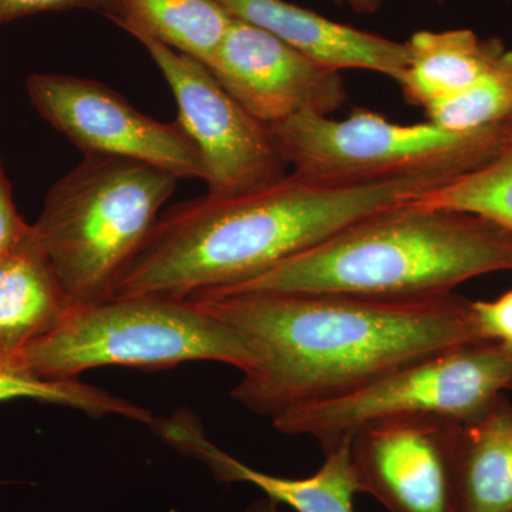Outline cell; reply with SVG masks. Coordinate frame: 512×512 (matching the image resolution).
<instances>
[{"mask_svg": "<svg viewBox=\"0 0 512 512\" xmlns=\"http://www.w3.org/2000/svg\"><path fill=\"white\" fill-rule=\"evenodd\" d=\"M234 18L266 30L330 69L370 70L399 80L409 60L406 42H396L335 22L286 0H217Z\"/></svg>", "mask_w": 512, "mask_h": 512, "instance_id": "obj_13", "label": "cell"}, {"mask_svg": "<svg viewBox=\"0 0 512 512\" xmlns=\"http://www.w3.org/2000/svg\"><path fill=\"white\" fill-rule=\"evenodd\" d=\"M406 43L409 60L397 83L407 103L424 110L473 87L505 52L503 40L470 29L420 30Z\"/></svg>", "mask_w": 512, "mask_h": 512, "instance_id": "obj_16", "label": "cell"}, {"mask_svg": "<svg viewBox=\"0 0 512 512\" xmlns=\"http://www.w3.org/2000/svg\"><path fill=\"white\" fill-rule=\"evenodd\" d=\"M18 360L40 379L57 382L106 366L157 370L207 360L244 373L255 362L244 339L200 302L157 295L74 306L59 328Z\"/></svg>", "mask_w": 512, "mask_h": 512, "instance_id": "obj_5", "label": "cell"}, {"mask_svg": "<svg viewBox=\"0 0 512 512\" xmlns=\"http://www.w3.org/2000/svg\"><path fill=\"white\" fill-rule=\"evenodd\" d=\"M481 338L512 348V289L494 301H473Z\"/></svg>", "mask_w": 512, "mask_h": 512, "instance_id": "obj_21", "label": "cell"}, {"mask_svg": "<svg viewBox=\"0 0 512 512\" xmlns=\"http://www.w3.org/2000/svg\"><path fill=\"white\" fill-rule=\"evenodd\" d=\"M123 18L116 25L160 40L207 64L234 16L217 0H121Z\"/></svg>", "mask_w": 512, "mask_h": 512, "instance_id": "obj_17", "label": "cell"}, {"mask_svg": "<svg viewBox=\"0 0 512 512\" xmlns=\"http://www.w3.org/2000/svg\"><path fill=\"white\" fill-rule=\"evenodd\" d=\"M195 301L231 326L254 356L232 399L271 420L355 392L416 360L484 340L473 301L456 292L409 302L256 292Z\"/></svg>", "mask_w": 512, "mask_h": 512, "instance_id": "obj_1", "label": "cell"}, {"mask_svg": "<svg viewBox=\"0 0 512 512\" xmlns=\"http://www.w3.org/2000/svg\"><path fill=\"white\" fill-rule=\"evenodd\" d=\"M414 202L480 215L512 232V117L504 121L500 144L484 164L424 192Z\"/></svg>", "mask_w": 512, "mask_h": 512, "instance_id": "obj_18", "label": "cell"}, {"mask_svg": "<svg viewBox=\"0 0 512 512\" xmlns=\"http://www.w3.org/2000/svg\"><path fill=\"white\" fill-rule=\"evenodd\" d=\"M293 173L333 184L433 175L453 180L497 150L503 124L450 130L433 121L399 124L369 110L343 120L302 113L271 126Z\"/></svg>", "mask_w": 512, "mask_h": 512, "instance_id": "obj_6", "label": "cell"}, {"mask_svg": "<svg viewBox=\"0 0 512 512\" xmlns=\"http://www.w3.org/2000/svg\"><path fill=\"white\" fill-rule=\"evenodd\" d=\"M453 512H512V403L503 396L454 426Z\"/></svg>", "mask_w": 512, "mask_h": 512, "instance_id": "obj_14", "label": "cell"}, {"mask_svg": "<svg viewBox=\"0 0 512 512\" xmlns=\"http://www.w3.org/2000/svg\"><path fill=\"white\" fill-rule=\"evenodd\" d=\"M335 2L348 6L353 12L367 15V13H376L382 8L384 0H335Z\"/></svg>", "mask_w": 512, "mask_h": 512, "instance_id": "obj_23", "label": "cell"}, {"mask_svg": "<svg viewBox=\"0 0 512 512\" xmlns=\"http://www.w3.org/2000/svg\"><path fill=\"white\" fill-rule=\"evenodd\" d=\"M93 10L116 22L123 18L121 0H0V26L37 13Z\"/></svg>", "mask_w": 512, "mask_h": 512, "instance_id": "obj_20", "label": "cell"}, {"mask_svg": "<svg viewBox=\"0 0 512 512\" xmlns=\"http://www.w3.org/2000/svg\"><path fill=\"white\" fill-rule=\"evenodd\" d=\"M447 181L416 175L333 184L292 171L256 190L180 202L160 215L113 296L195 299L247 284L353 222Z\"/></svg>", "mask_w": 512, "mask_h": 512, "instance_id": "obj_2", "label": "cell"}, {"mask_svg": "<svg viewBox=\"0 0 512 512\" xmlns=\"http://www.w3.org/2000/svg\"><path fill=\"white\" fill-rule=\"evenodd\" d=\"M26 92L39 116L84 157H116L205 181L200 153L178 121L141 113L104 83L60 73H33Z\"/></svg>", "mask_w": 512, "mask_h": 512, "instance_id": "obj_9", "label": "cell"}, {"mask_svg": "<svg viewBox=\"0 0 512 512\" xmlns=\"http://www.w3.org/2000/svg\"><path fill=\"white\" fill-rule=\"evenodd\" d=\"M154 430L185 456L202 461L218 480L255 485L266 497L292 512H355L359 488L350 460L352 437L325 451V461L312 476L288 478L255 470L225 453L208 439L200 421L191 413L178 412L170 419L157 420Z\"/></svg>", "mask_w": 512, "mask_h": 512, "instance_id": "obj_12", "label": "cell"}, {"mask_svg": "<svg viewBox=\"0 0 512 512\" xmlns=\"http://www.w3.org/2000/svg\"><path fill=\"white\" fill-rule=\"evenodd\" d=\"M30 399L43 403L72 407L90 417L119 414L127 419L151 424L154 417L144 407L113 396L100 387L82 380L40 379L29 372L18 359H0V403Z\"/></svg>", "mask_w": 512, "mask_h": 512, "instance_id": "obj_19", "label": "cell"}, {"mask_svg": "<svg viewBox=\"0 0 512 512\" xmlns=\"http://www.w3.org/2000/svg\"><path fill=\"white\" fill-rule=\"evenodd\" d=\"M74 306L32 232L0 259V359H18L59 328Z\"/></svg>", "mask_w": 512, "mask_h": 512, "instance_id": "obj_15", "label": "cell"}, {"mask_svg": "<svg viewBox=\"0 0 512 512\" xmlns=\"http://www.w3.org/2000/svg\"><path fill=\"white\" fill-rule=\"evenodd\" d=\"M207 67L245 110L268 126L302 113L330 116L348 99L338 70L237 18Z\"/></svg>", "mask_w": 512, "mask_h": 512, "instance_id": "obj_10", "label": "cell"}, {"mask_svg": "<svg viewBox=\"0 0 512 512\" xmlns=\"http://www.w3.org/2000/svg\"><path fill=\"white\" fill-rule=\"evenodd\" d=\"M245 512H289L282 510L281 504L271 500V498L265 497L264 500L255 501L247 508Z\"/></svg>", "mask_w": 512, "mask_h": 512, "instance_id": "obj_24", "label": "cell"}, {"mask_svg": "<svg viewBox=\"0 0 512 512\" xmlns=\"http://www.w3.org/2000/svg\"><path fill=\"white\" fill-rule=\"evenodd\" d=\"M30 232L32 224H28L16 208L12 185L0 160V259L18 248Z\"/></svg>", "mask_w": 512, "mask_h": 512, "instance_id": "obj_22", "label": "cell"}, {"mask_svg": "<svg viewBox=\"0 0 512 512\" xmlns=\"http://www.w3.org/2000/svg\"><path fill=\"white\" fill-rule=\"evenodd\" d=\"M128 35L163 73L177 103V121L200 153L208 194H241L288 174L289 165L271 126L245 110L207 64L144 33Z\"/></svg>", "mask_w": 512, "mask_h": 512, "instance_id": "obj_8", "label": "cell"}, {"mask_svg": "<svg viewBox=\"0 0 512 512\" xmlns=\"http://www.w3.org/2000/svg\"><path fill=\"white\" fill-rule=\"evenodd\" d=\"M511 389L512 348L481 340L416 360L345 396L281 414L272 424L285 436L312 437L325 453L379 421L476 419Z\"/></svg>", "mask_w": 512, "mask_h": 512, "instance_id": "obj_7", "label": "cell"}, {"mask_svg": "<svg viewBox=\"0 0 512 512\" xmlns=\"http://www.w3.org/2000/svg\"><path fill=\"white\" fill-rule=\"evenodd\" d=\"M457 421L410 417L369 424L350 440L359 494L387 512H453L451 443Z\"/></svg>", "mask_w": 512, "mask_h": 512, "instance_id": "obj_11", "label": "cell"}, {"mask_svg": "<svg viewBox=\"0 0 512 512\" xmlns=\"http://www.w3.org/2000/svg\"><path fill=\"white\" fill-rule=\"evenodd\" d=\"M495 272H512L511 231L480 215L413 200L373 212L247 284L210 295L332 293L423 301Z\"/></svg>", "mask_w": 512, "mask_h": 512, "instance_id": "obj_3", "label": "cell"}, {"mask_svg": "<svg viewBox=\"0 0 512 512\" xmlns=\"http://www.w3.org/2000/svg\"><path fill=\"white\" fill-rule=\"evenodd\" d=\"M434 2L439 3V5H446L448 0H434Z\"/></svg>", "mask_w": 512, "mask_h": 512, "instance_id": "obj_25", "label": "cell"}, {"mask_svg": "<svg viewBox=\"0 0 512 512\" xmlns=\"http://www.w3.org/2000/svg\"><path fill=\"white\" fill-rule=\"evenodd\" d=\"M178 178L116 157H84L47 191L33 234L73 306L111 298Z\"/></svg>", "mask_w": 512, "mask_h": 512, "instance_id": "obj_4", "label": "cell"}]
</instances>
